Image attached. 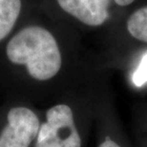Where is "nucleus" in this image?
Instances as JSON below:
<instances>
[{"label": "nucleus", "mask_w": 147, "mask_h": 147, "mask_svg": "<svg viewBox=\"0 0 147 147\" xmlns=\"http://www.w3.org/2000/svg\"><path fill=\"white\" fill-rule=\"evenodd\" d=\"M40 124L39 117L32 108L24 105L11 107L0 131V147H31Z\"/></svg>", "instance_id": "7ed1b4c3"}, {"label": "nucleus", "mask_w": 147, "mask_h": 147, "mask_svg": "<svg viewBox=\"0 0 147 147\" xmlns=\"http://www.w3.org/2000/svg\"><path fill=\"white\" fill-rule=\"evenodd\" d=\"M22 10V0H0V42L16 26Z\"/></svg>", "instance_id": "39448f33"}, {"label": "nucleus", "mask_w": 147, "mask_h": 147, "mask_svg": "<svg viewBox=\"0 0 147 147\" xmlns=\"http://www.w3.org/2000/svg\"><path fill=\"white\" fill-rule=\"evenodd\" d=\"M126 28L132 37L147 44V6L140 8L129 16Z\"/></svg>", "instance_id": "423d86ee"}, {"label": "nucleus", "mask_w": 147, "mask_h": 147, "mask_svg": "<svg viewBox=\"0 0 147 147\" xmlns=\"http://www.w3.org/2000/svg\"><path fill=\"white\" fill-rule=\"evenodd\" d=\"M98 147H122V146L117 140H115L112 136L108 135V136H105L103 139L99 140Z\"/></svg>", "instance_id": "6e6552de"}, {"label": "nucleus", "mask_w": 147, "mask_h": 147, "mask_svg": "<svg viewBox=\"0 0 147 147\" xmlns=\"http://www.w3.org/2000/svg\"><path fill=\"white\" fill-rule=\"evenodd\" d=\"M62 11L90 27L104 24L109 17L110 0H57Z\"/></svg>", "instance_id": "20e7f679"}, {"label": "nucleus", "mask_w": 147, "mask_h": 147, "mask_svg": "<svg viewBox=\"0 0 147 147\" xmlns=\"http://www.w3.org/2000/svg\"><path fill=\"white\" fill-rule=\"evenodd\" d=\"M34 147H82V137L73 107L59 102L46 111Z\"/></svg>", "instance_id": "f03ea898"}, {"label": "nucleus", "mask_w": 147, "mask_h": 147, "mask_svg": "<svg viewBox=\"0 0 147 147\" xmlns=\"http://www.w3.org/2000/svg\"><path fill=\"white\" fill-rule=\"evenodd\" d=\"M5 52L11 64L23 66L36 81L51 80L62 68V53L57 38L39 25L26 26L14 34L8 41Z\"/></svg>", "instance_id": "f257e3e1"}, {"label": "nucleus", "mask_w": 147, "mask_h": 147, "mask_svg": "<svg viewBox=\"0 0 147 147\" xmlns=\"http://www.w3.org/2000/svg\"><path fill=\"white\" fill-rule=\"evenodd\" d=\"M132 80L137 87H142L147 82V53L142 55L137 69L133 73Z\"/></svg>", "instance_id": "0eeeda50"}, {"label": "nucleus", "mask_w": 147, "mask_h": 147, "mask_svg": "<svg viewBox=\"0 0 147 147\" xmlns=\"http://www.w3.org/2000/svg\"><path fill=\"white\" fill-rule=\"evenodd\" d=\"M115 2L117 3L119 6H121V7H125V6H128L132 4L135 0H114Z\"/></svg>", "instance_id": "1a4fd4ad"}]
</instances>
